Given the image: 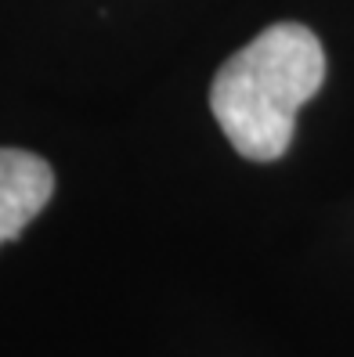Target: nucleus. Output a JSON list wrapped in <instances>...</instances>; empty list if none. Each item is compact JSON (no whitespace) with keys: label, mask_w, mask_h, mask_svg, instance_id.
<instances>
[{"label":"nucleus","mask_w":354,"mask_h":357,"mask_svg":"<svg viewBox=\"0 0 354 357\" xmlns=\"http://www.w3.org/2000/svg\"><path fill=\"white\" fill-rule=\"evenodd\" d=\"M325 79V51L300 22H279L235 51L214 76L210 109L232 149L253 162L286 155L300 105Z\"/></svg>","instance_id":"obj_1"},{"label":"nucleus","mask_w":354,"mask_h":357,"mask_svg":"<svg viewBox=\"0 0 354 357\" xmlns=\"http://www.w3.org/2000/svg\"><path fill=\"white\" fill-rule=\"evenodd\" d=\"M54 195V170L26 149H0V245L18 238Z\"/></svg>","instance_id":"obj_2"}]
</instances>
